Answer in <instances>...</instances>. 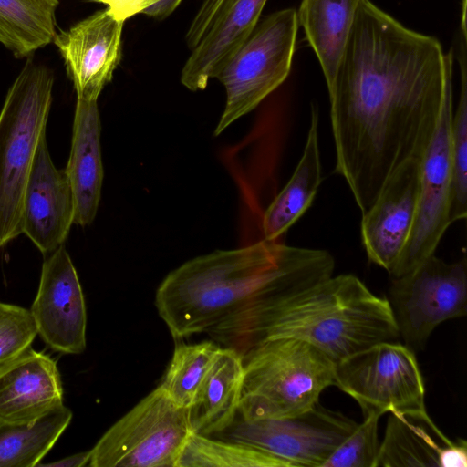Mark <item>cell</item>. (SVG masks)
Returning <instances> with one entry per match:
<instances>
[{
  "mask_svg": "<svg viewBox=\"0 0 467 467\" xmlns=\"http://www.w3.org/2000/svg\"><path fill=\"white\" fill-rule=\"evenodd\" d=\"M100 130L97 100L77 99L65 171L75 198L74 223L80 226L92 223L100 201L103 182Z\"/></svg>",
  "mask_w": 467,
  "mask_h": 467,
  "instance_id": "d6986e66",
  "label": "cell"
},
{
  "mask_svg": "<svg viewBox=\"0 0 467 467\" xmlns=\"http://www.w3.org/2000/svg\"><path fill=\"white\" fill-rule=\"evenodd\" d=\"M75 220V198L65 170L48 151L46 134L37 144L25 190L21 228L37 249L48 254L66 241Z\"/></svg>",
  "mask_w": 467,
  "mask_h": 467,
  "instance_id": "9a60e30c",
  "label": "cell"
},
{
  "mask_svg": "<svg viewBox=\"0 0 467 467\" xmlns=\"http://www.w3.org/2000/svg\"><path fill=\"white\" fill-rule=\"evenodd\" d=\"M36 335L30 310L0 302V364L31 347Z\"/></svg>",
  "mask_w": 467,
  "mask_h": 467,
  "instance_id": "f1b7e54d",
  "label": "cell"
},
{
  "mask_svg": "<svg viewBox=\"0 0 467 467\" xmlns=\"http://www.w3.org/2000/svg\"><path fill=\"white\" fill-rule=\"evenodd\" d=\"M452 111V84H450L436 130L420 160V190L413 227L397 263L389 273L391 278L410 273L434 254L451 224Z\"/></svg>",
  "mask_w": 467,
  "mask_h": 467,
  "instance_id": "8fae6325",
  "label": "cell"
},
{
  "mask_svg": "<svg viewBox=\"0 0 467 467\" xmlns=\"http://www.w3.org/2000/svg\"><path fill=\"white\" fill-rule=\"evenodd\" d=\"M123 25L106 8L55 34L52 42L64 60L78 99L98 100L111 81L121 60Z\"/></svg>",
  "mask_w": 467,
  "mask_h": 467,
  "instance_id": "5bb4252c",
  "label": "cell"
},
{
  "mask_svg": "<svg viewBox=\"0 0 467 467\" xmlns=\"http://www.w3.org/2000/svg\"><path fill=\"white\" fill-rule=\"evenodd\" d=\"M58 0H0V43L16 57L49 44Z\"/></svg>",
  "mask_w": 467,
  "mask_h": 467,
  "instance_id": "603a6c76",
  "label": "cell"
},
{
  "mask_svg": "<svg viewBox=\"0 0 467 467\" xmlns=\"http://www.w3.org/2000/svg\"><path fill=\"white\" fill-rule=\"evenodd\" d=\"M220 348L215 341L176 346L160 385L176 404L189 408Z\"/></svg>",
  "mask_w": 467,
  "mask_h": 467,
  "instance_id": "4316f807",
  "label": "cell"
},
{
  "mask_svg": "<svg viewBox=\"0 0 467 467\" xmlns=\"http://www.w3.org/2000/svg\"><path fill=\"white\" fill-rule=\"evenodd\" d=\"M466 467L465 440L451 441L427 411L389 413L376 467Z\"/></svg>",
  "mask_w": 467,
  "mask_h": 467,
  "instance_id": "e0dca14e",
  "label": "cell"
},
{
  "mask_svg": "<svg viewBox=\"0 0 467 467\" xmlns=\"http://www.w3.org/2000/svg\"><path fill=\"white\" fill-rule=\"evenodd\" d=\"M420 161L410 159L389 176L362 213L360 234L368 260L389 273L413 227L420 190Z\"/></svg>",
  "mask_w": 467,
  "mask_h": 467,
  "instance_id": "4fadbf2b",
  "label": "cell"
},
{
  "mask_svg": "<svg viewBox=\"0 0 467 467\" xmlns=\"http://www.w3.org/2000/svg\"><path fill=\"white\" fill-rule=\"evenodd\" d=\"M389 304L400 337L422 349L441 323L467 314V261L447 263L434 254L410 273L391 278Z\"/></svg>",
  "mask_w": 467,
  "mask_h": 467,
  "instance_id": "9c48e42d",
  "label": "cell"
},
{
  "mask_svg": "<svg viewBox=\"0 0 467 467\" xmlns=\"http://www.w3.org/2000/svg\"><path fill=\"white\" fill-rule=\"evenodd\" d=\"M206 333L241 356L261 341L296 337L335 363L400 337L389 299L351 274L332 275L258 313L224 317Z\"/></svg>",
  "mask_w": 467,
  "mask_h": 467,
  "instance_id": "3957f363",
  "label": "cell"
},
{
  "mask_svg": "<svg viewBox=\"0 0 467 467\" xmlns=\"http://www.w3.org/2000/svg\"><path fill=\"white\" fill-rule=\"evenodd\" d=\"M327 250L261 241L216 250L187 261L161 283L155 306L176 339L207 332L249 299L265 294L288 298L333 275Z\"/></svg>",
  "mask_w": 467,
  "mask_h": 467,
  "instance_id": "7a4b0ae2",
  "label": "cell"
},
{
  "mask_svg": "<svg viewBox=\"0 0 467 467\" xmlns=\"http://www.w3.org/2000/svg\"><path fill=\"white\" fill-rule=\"evenodd\" d=\"M335 386L357 401L364 418L426 411L415 353L396 341L377 343L336 363Z\"/></svg>",
  "mask_w": 467,
  "mask_h": 467,
  "instance_id": "ba28073f",
  "label": "cell"
},
{
  "mask_svg": "<svg viewBox=\"0 0 467 467\" xmlns=\"http://www.w3.org/2000/svg\"><path fill=\"white\" fill-rule=\"evenodd\" d=\"M30 312L37 335L53 350L80 354L86 348L84 294L64 244L47 254Z\"/></svg>",
  "mask_w": 467,
  "mask_h": 467,
  "instance_id": "7c38bea8",
  "label": "cell"
},
{
  "mask_svg": "<svg viewBox=\"0 0 467 467\" xmlns=\"http://www.w3.org/2000/svg\"><path fill=\"white\" fill-rule=\"evenodd\" d=\"M267 0H223L209 28L192 49L181 82L202 90L245 41L258 23Z\"/></svg>",
  "mask_w": 467,
  "mask_h": 467,
  "instance_id": "ac0fdd59",
  "label": "cell"
},
{
  "mask_svg": "<svg viewBox=\"0 0 467 467\" xmlns=\"http://www.w3.org/2000/svg\"><path fill=\"white\" fill-rule=\"evenodd\" d=\"M379 416L364 418L337 447L322 467H376L380 441Z\"/></svg>",
  "mask_w": 467,
  "mask_h": 467,
  "instance_id": "83f0119b",
  "label": "cell"
},
{
  "mask_svg": "<svg viewBox=\"0 0 467 467\" xmlns=\"http://www.w3.org/2000/svg\"><path fill=\"white\" fill-rule=\"evenodd\" d=\"M176 467H289L286 462L244 443L191 433Z\"/></svg>",
  "mask_w": 467,
  "mask_h": 467,
  "instance_id": "d4e9b609",
  "label": "cell"
},
{
  "mask_svg": "<svg viewBox=\"0 0 467 467\" xmlns=\"http://www.w3.org/2000/svg\"><path fill=\"white\" fill-rule=\"evenodd\" d=\"M57 361L31 347L0 364V424H26L63 406Z\"/></svg>",
  "mask_w": 467,
  "mask_h": 467,
  "instance_id": "2e32d148",
  "label": "cell"
},
{
  "mask_svg": "<svg viewBox=\"0 0 467 467\" xmlns=\"http://www.w3.org/2000/svg\"><path fill=\"white\" fill-rule=\"evenodd\" d=\"M90 461V450L78 452L60 460L48 462V463H38L36 466H49V467H83L88 466Z\"/></svg>",
  "mask_w": 467,
  "mask_h": 467,
  "instance_id": "4dcf8cb0",
  "label": "cell"
},
{
  "mask_svg": "<svg viewBox=\"0 0 467 467\" xmlns=\"http://www.w3.org/2000/svg\"><path fill=\"white\" fill-rule=\"evenodd\" d=\"M54 76L27 58L0 111V247L22 234L26 186L52 104Z\"/></svg>",
  "mask_w": 467,
  "mask_h": 467,
  "instance_id": "5b68a950",
  "label": "cell"
},
{
  "mask_svg": "<svg viewBox=\"0 0 467 467\" xmlns=\"http://www.w3.org/2000/svg\"><path fill=\"white\" fill-rule=\"evenodd\" d=\"M191 433L187 409L159 386L102 435L88 466L176 467Z\"/></svg>",
  "mask_w": 467,
  "mask_h": 467,
  "instance_id": "52a82bcc",
  "label": "cell"
},
{
  "mask_svg": "<svg viewBox=\"0 0 467 467\" xmlns=\"http://www.w3.org/2000/svg\"><path fill=\"white\" fill-rule=\"evenodd\" d=\"M182 0H163L147 9L143 14L158 20H162L170 16Z\"/></svg>",
  "mask_w": 467,
  "mask_h": 467,
  "instance_id": "1f68e13d",
  "label": "cell"
},
{
  "mask_svg": "<svg viewBox=\"0 0 467 467\" xmlns=\"http://www.w3.org/2000/svg\"><path fill=\"white\" fill-rule=\"evenodd\" d=\"M358 423L317 403L291 418L235 420L212 436L253 446L270 453L289 467H322Z\"/></svg>",
  "mask_w": 467,
  "mask_h": 467,
  "instance_id": "30bf717a",
  "label": "cell"
},
{
  "mask_svg": "<svg viewBox=\"0 0 467 467\" xmlns=\"http://www.w3.org/2000/svg\"><path fill=\"white\" fill-rule=\"evenodd\" d=\"M244 379L237 416L244 420L301 415L335 385V365L296 337L261 341L242 355Z\"/></svg>",
  "mask_w": 467,
  "mask_h": 467,
  "instance_id": "277c9868",
  "label": "cell"
},
{
  "mask_svg": "<svg viewBox=\"0 0 467 467\" xmlns=\"http://www.w3.org/2000/svg\"><path fill=\"white\" fill-rule=\"evenodd\" d=\"M360 0H302L298 25L315 51L327 89L331 87Z\"/></svg>",
  "mask_w": 467,
  "mask_h": 467,
  "instance_id": "7402d4cb",
  "label": "cell"
},
{
  "mask_svg": "<svg viewBox=\"0 0 467 467\" xmlns=\"http://www.w3.org/2000/svg\"><path fill=\"white\" fill-rule=\"evenodd\" d=\"M467 33L460 28L456 42V59L461 71L460 98L451 119V223L467 215Z\"/></svg>",
  "mask_w": 467,
  "mask_h": 467,
  "instance_id": "484cf974",
  "label": "cell"
},
{
  "mask_svg": "<svg viewBox=\"0 0 467 467\" xmlns=\"http://www.w3.org/2000/svg\"><path fill=\"white\" fill-rule=\"evenodd\" d=\"M244 379L242 356L234 348L221 347L187 408V419L192 433L213 436L235 420Z\"/></svg>",
  "mask_w": 467,
  "mask_h": 467,
  "instance_id": "ffe728a7",
  "label": "cell"
},
{
  "mask_svg": "<svg viewBox=\"0 0 467 467\" xmlns=\"http://www.w3.org/2000/svg\"><path fill=\"white\" fill-rule=\"evenodd\" d=\"M212 4L219 5L223 3V0H209Z\"/></svg>",
  "mask_w": 467,
  "mask_h": 467,
  "instance_id": "d6a6232c",
  "label": "cell"
},
{
  "mask_svg": "<svg viewBox=\"0 0 467 467\" xmlns=\"http://www.w3.org/2000/svg\"><path fill=\"white\" fill-rule=\"evenodd\" d=\"M322 182L318 110L311 105L310 124L302 156L293 175L264 213V239L276 241L310 207Z\"/></svg>",
  "mask_w": 467,
  "mask_h": 467,
  "instance_id": "44dd1931",
  "label": "cell"
},
{
  "mask_svg": "<svg viewBox=\"0 0 467 467\" xmlns=\"http://www.w3.org/2000/svg\"><path fill=\"white\" fill-rule=\"evenodd\" d=\"M294 8L262 19L216 76L226 90V104L215 128L218 136L255 109L289 75L298 29Z\"/></svg>",
  "mask_w": 467,
  "mask_h": 467,
  "instance_id": "8992f818",
  "label": "cell"
},
{
  "mask_svg": "<svg viewBox=\"0 0 467 467\" xmlns=\"http://www.w3.org/2000/svg\"><path fill=\"white\" fill-rule=\"evenodd\" d=\"M92 3L103 4L109 13L118 21L125 22L127 19L143 14L150 7L163 0H86Z\"/></svg>",
  "mask_w": 467,
  "mask_h": 467,
  "instance_id": "f546056e",
  "label": "cell"
},
{
  "mask_svg": "<svg viewBox=\"0 0 467 467\" xmlns=\"http://www.w3.org/2000/svg\"><path fill=\"white\" fill-rule=\"evenodd\" d=\"M453 49L360 0L327 89L335 171L363 213L401 163L421 160L436 130Z\"/></svg>",
  "mask_w": 467,
  "mask_h": 467,
  "instance_id": "6da1fadb",
  "label": "cell"
},
{
  "mask_svg": "<svg viewBox=\"0 0 467 467\" xmlns=\"http://www.w3.org/2000/svg\"><path fill=\"white\" fill-rule=\"evenodd\" d=\"M65 405L26 424H0V467H35L72 420Z\"/></svg>",
  "mask_w": 467,
  "mask_h": 467,
  "instance_id": "cb8c5ba5",
  "label": "cell"
}]
</instances>
